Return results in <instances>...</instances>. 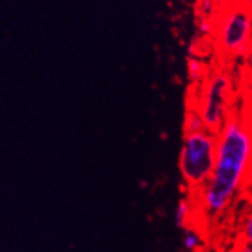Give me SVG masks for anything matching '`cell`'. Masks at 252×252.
Masks as SVG:
<instances>
[{
  "label": "cell",
  "instance_id": "cell-12",
  "mask_svg": "<svg viewBox=\"0 0 252 252\" xmlns=\"http://www.w3.org/2000/svg\"><path fill=\"white\" fill-rule=\"evenodd\" d=\"M232 252H252V246H250L249 244H246V242L241 238L240 244L232 250Z\"/></svg>",
  "mask_w": 252,
  "mask_h": 252
},
{
  "label": "cell",
  "instance_id": "cell-11",
  "mask_svg": "<svg viewBox=\"0 0 252 252\" xmlns=\"http://www.w3.org/2000/svg\"><path fill=\"white\" fill-rule=\"evenodd\" d=\"M241 238L246 244L252 246V212L246 215L241 224Z\"/></svg>",
  "mask_w": 252,
  "mask_h": 252
},
{
  "label": "cell",
  "instance_id": "cell-15",
  "mask_svg": "<svg viewBox=\"0 0 252 252\" xmlns=\"http://www.w3.org/2000/svg\"><path fill=\"white\" fill-rule=\"evenodd\" d=\"M216 1H217V0H216Z\"/></svg>",
  "mask_w": 252,
  "mask_h": 252
},
{
  "label": "cell",
  "instance_id": "cell-7",
  "mask_svg": "<svg viewBox=\"0 0 252 252\" xmlns=\"http://www.w3.org/2000/svg\"><path fill=\"white\" fill-rule=\"evenodd\" d=\"M208 73L206 64L200 59L189 57L187 61V78L192 86L200 87L207 79Z\"/></svg>",
  "mask_w": 252,
  "mask_h": 252
},
{
  "label": "cell",
  "instance_id": "cell-14",
  "mask_svg": "<svg viewBox=\"0 0 252 252\" xmlns=\"http://www.w3.org/2000/svg\"><path fill=\"white\" fill-rule=\"evenodd\" d=\"M197 252H208V251H206L205 249H202V250H200V251H197Z\"/></svg>",
  "mask_w": 252,
  "mask_h": 252
},
{
  "label": "cell",
  "instance_id": "cell-10",
  "mask_svg": "<svg viewBox=\"0 0 252 252\" xmlns=\"http://www.w3.org/2000/svg\"><path fill=\"white\" fill-rule=\"evenodd\" d=\"M197 31L200 32V34H202V35H211V34H215V31H216V23L214 22L212 18L198 17V20H197Z\"/></svg>",
  "mask_w": 252,
  "mask_h": 252
},
{
  "label": "cell",
  "instance_id": "cell-9",
  "mask_svg": "<svg viewBox=\"0 0 252 252\" xmlns=\"http://www.w3.org/2000/svg\"><path fill=\"white\" fill-rule=\"evenodd\" d=\"M216 0H197V15L201 18H212L216 11Z\"/></svg>",
  "mask_w": 252,
  "mask_h": 252
},
{
  "label": "cell",
  "instance_id": "cell-1",
  "mask_svg": "<svg viewBox=\"0 0 252 252\" xmlns=\"http://www.w3.org/2000/svg\"><path fill=\"white\" fill-rule=\"evenodd\" d=\"M251 169L252 126L241 117L230 116L217 133L212 175L192 193L206 216L217 219L231 207Z\"/></svg>",
  "mask_w": 252,
  "mask_h": 252
},
{
  "label": "cell",
  "instance_id": "cell-13",
  "mask_svg": "<svg viewBox=\"0 0 252 252\" xmlns=\"http://www.w3.org/2000/svg\"><path fill=\"white\" fill-rule=\"evenodd\" d=\"M250 56L252 57V40H251V48H250Z\"/></svg>",
  "mask_w": 252,
  "mask_h": 252
},
{
  "label": "cell",
  "instance_id": "cell-8",
  "mask_svg": "<svg viewBox=\"0 0 252 252\" xmlns=\"http://www.w3.org/2000/svg\"><path fill=\"white\" fill-rule=\"evenodd\" d=\"M182 246L187 252H197L203 249V238L194 228L191 226L183 230Z\"/></svg>",
  "mask_w": 252,
  "mask_h": 252
},
{
  "label": "cell",
  "instance_id": "cell-3",
  "mask_svg": "<svg viewBox=\"0 0 252 252\" xmlns=\"http://www.w3.org/2000/svg\"><path fill=\"white\" fill-rule=\"evenodd\" d=\"M217 44L228 57L250 56L252 40V9L245 5L228 8L216 22Z\"/></svg>",
  "mask_w": 252,
  "mask_h": 252
},
{
  "label": "cell",
  "instance_id": "cell-4",
  "mask_svg": "<svg viewBox=\"0 0 252 252\" xmlns=\"http://www.w3.org/2000/svg\"><path fill=\"white\" fill-rule=\"evenodd\" d=\"M200 97H197L196 105L206 128L214 133H219L228 119V102L231 97V79L226 73L216 72L208 75L201 84Z\"/></svg>",
  "mask_w": 252,
  "mask_h": 252
},
{
  "label": "cell",
  "instance_id": "cell-6",
  "mask_svg": "<svg viewBox=\"0 0 252 252\" xmlns=\"http://www.w3.org/2000/svg\"><path fill=\"white\" fill-rule=\"evenodd\" d=\"M206 129L207 128H206L205 121L198 108L196 105H189L186 109L185 121H183V134L198 133Z\"/></svg>",
  "mask_w": 252,
  "mask_h": 252
},
{
  "label": "cell",
  "instance_id": "cell-2",
  "mask_svg": "<svg viewBox=\"0 0 252 252\" xmlns=\"http://www.w3.org/2000/svg\"><path fill=\"white\" fill-rule=\"evenodd\" d=\"M217 133L206 129L183 134L178 168L183 185L191 193L202 187L212 175L216 159Z\"/></svg>",
  "mask_w": 252,
  "mask_h": 252
},
{
  "label": "cell",
  "instance_id": "cell-5",
  "mask_svg": "<svg viewBox=\"0 0 252 252\" xmlns=\"http://www.w3.org/2000/svg\"><path fill=\"white\" fill-rule=\"evenodd\" d=\"M194 212V202L192 197H182L177 202L175 211V222L178 228L185 230L191 226V220Z\"/></svg>",
  "mask_w": 252,
  "mask_h": 252
}]
</instances>
